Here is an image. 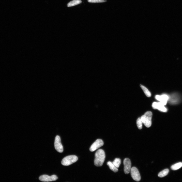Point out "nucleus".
<instances>
[{"label": "nucleus", "mask_w": 182, "mask_h": 182, "mask_svg": "<svg viewBox=\"0 0 182 182\" xmlns=\"http://www.w3.org/2000/svg\"><path fill=\"white\" fill-rule=\"evenodd\" d=\"M106 155L104 151L103 150H98L95 154L94 165L97 167H101L105 161Z\"/></svg>", "instance_id": "obj_1"}, {"label": "nucleus", "mask_w": 182, "mask_h": 182, "mask_svg": "<svg viewBox=\"0 0 182 182\" xmlns=\"http://www.w3.org/2000/svg\"><path fill=\"white\" fill-rule=\"evenodd\" d=\"M152 114L151 111H148L141 117V120L145 126L148 128L150 127L152 124Z\"/></svg>", "instance_id": "obj_2"}, {"label": "nucleus", "mask_w": 182, "mask_h": 182, "mask_svg": "<svg viewBox=\"0 0 182 182\" xmlns=\"http://www.w3.org/2000/svg\"><path fill=\"white\" fill-rule=\"evenodd\" d=\"M78 158L76 156L73 155L66 156L64 158L61 162V164L65 166H69L76 162Z\"/></svg>", "instance_id": "obj_3"}, {"label": "nucleus", "mask_w": 182, "mask_h": 182, "mask_svg": "<svg viewBox=\"0 0 182 182\" xmlns=\"http://www.w3.org/2000/svg\"><path fill=\"white\" fill-rule=\"evenodd\" d=\"M131 175L133 179L136 181H139L141 179V176L138 169L134 167L131 168Z\"/></svg>", "instance_id": "obj_4"}, {"label": "nucleus", "mask_w": 182, "mask_h": 182, "mask_svg": "<svg viewBox=\"0 0 182 182\" xmlns=\"http://www.w3.org/2000/svg\"><path fill=\"white\" fill-rule=\"evenodd\" d=\"M54 147L56 150L59 152L62 153L63 149L61 142L60 137L59 136H56L54 142Z\"/></svg>", "instance_id": "obj_5"}, {"label": "nucleus", "mask_w": 182, "mask_h": 182, "mask_svg": "<svg viewBox=\"0 0 182 182\" xmlns=\"http://www.w3.org/2000/svg\"><path fill=\"white\" fill-rule=\"evenodd\" d=\"M104 144V142L102 140L98 139L91 146L90 148V150L91 152H94L102 146Z\"/></svg>", "instance_id": "obj_6"}, {"label": "nucleus", "mask_w": 182, "mask_h": 182, "mask_svg": "<svg viewBox=\"0 0 182 182\" xmlns=\"http://www.w3.org/2000/svg\"><path fill=\"white\" fill-rule=\"evenodd\" d=\"M124 171L125 174H128L131 171V162L128 158L125 159L123 161Z\"/></svg>", "instance_id": "obj_7"}, {"label": "nucleus", "mask_w": 182, "mask_h": 182, "mask_svg": "<svg viewBox=\"0 0 182 182\" xmlns=\"http://www.w3.org/2000/svg\"><path fill=\"white\" fill-rule=\"evenodd\" d=\"M39 179L41 181L48 182L55 181L58 179V178L55 175H54L51 176H49L45 175L40 176Z\"/></svg>", "instance_id": "obj_8"}, {"label": "nucleus", "mask_w": 182, "mask_h": 182, "mask_svg": "<svg viewBox=\"0 0 182 182\" xmlns=\"http://www.w3.org/2000/svg\"><path fill=\"white\" fill-rule=\"evenodd\" d=\"M152 107L154 109H158L159 111L164 112H166L167 111V109L165 105L160 102H153L152 105Z\"/></svg>", "instance_id": "obj_9"}, {"label": "nucleus", "mask_w": 182, "mask_h": 182, "mask_svg": "<svg viewBox=\"0 0 182 182\" xmlns=\"http://www.w3.org/2000/svg\"><path fill=\"white\" fill-rule=\"evenodd\" d=\"M180 96L178 94L174 93L172 94L171 96H169L168 101L172 104H178L180 101Z\"/></svg>", "instance_id": "obj_10"}, {"label": "nucleus", "mask_w": 182, "mask_h": 182, "mask_svg": "<svg viewBox=\"0 0 182 182\" xmlns=\"http://www.w3.org/2000/svg\"><path fill=\"white\" fill-rule=\"evenodd\" d=\"M155 97L157 101L166 105L168 101L169 96L166 94H163L161 95H156Z\"/></svg>", "instance_id": "obj_11"}, {"label": "nucleus", "mask_w": 182, "mask_h": 182, "mask_svg": "<svg viewBox=\"0 0 182 182\" xmlns=\"http://www.w3.org/2000/svg\"><path fill=\"white\" fill-rule=\"evenodd\" d=\"M81 2L82 1L80 0H73L69 3L67 6L69 7L74 6L80 4Z\"/></svg>", "instance_id": "obj_12"}, {"label": "nucleus", "mask_w": 182, "mask_h": 182, "mask_svg": "<svg viewBox=\"0 0 182 182\" xmlns=\"http://www.w3.org/2000/svg\"><path fill=\"white\" fill-rule=\"evenodd\" d=\"M107 165L109 167V168L114 172H116L118 171V168L114 165L112 162L110 161H108L107 163Z\"/></svg>", "instance_id": "obj_13"}, {"label": "nucleus", "mask_w": 182, "mask_h": 182, "mask_svg": "<svg viewBox=\"0 0 182 182\" xmlns=\"http://www.w3.org/2000/svg\"><path fill=\"white\" fill-rule=\"evenodd\" d=\"M169 171V170L168 169L164 170L159 173L158 174V176L160 178L165 177L168 174Z\"/></svg>", "instance_id": "obj_14"}, {"label": "nucleus", "mask_w": 182, "mask_h": 182, "mask_svg": "<svg viewBox=\"0 0 182 182\" xmlns=\"http://www.w3.org/2000/svg\"><path fill=\"white\" fill-rule=\"evenodd\" d=\"M140 87L146 95L148 97H150L151 96V93L147 88L142 85H140Z\"/></svg>", "instance_id": "obj_15"}, {"label": "nucleus", "mask_w": 182, "mask_h": 182, "mask_svg": "<svg viewBox=\"0 0 182 182\" xmlns=\"http://www.w3.org/2000/svg\"><path fill=\"white\" fill-rule=\"evenodd\" d=\"M182 167V162H180L176 163L171 167V169L173 170H176Z\"/></svg>", "instance_id": "obj_16"}, {"label": "nucleus", "mask_w": 182, "mask_h": 182, "mask_svg": "<svg viewBox=\"0 0 182 182\" xmlns=\"http://www.w3.org/2000/svg\"><path fill=\"white\" fill-rule=\"evenodd\" d=\"M121 163V160L119 158H116L112 162L114 165L117 168L119 167Z\"/></svg>", "instance_id": "obj_17"}, {"label": "nucleus", "mask_w": 182, "mask_h": 182, "mask_svg": "<svg viewBox=\"0 0 182 182\" xmlns=\"http://www.w3.org/2000/svg\"><path fill=\"white\" fill-rule=\"evenodd\" d=\"M136 125L138 129L141 130L142 128L143 123L141 120V117L139 118L136 122Z\"/></svg>", "instance_id": "obj_18"}, {"label": "nucleus", "mask_w": 182, "mask_h": 182, "mask_svg": "<svg viewBox=\"0 0 182 182\" xmlns=\"http://www.w3.org/2000/svg\"><path fill=\"white\" fill-rule=\"evenodd\" d=\"M89 2L91 3H101L106 2V0H88Z\"/></svg>", "instance_id": "obj_19"}]
</instances>
